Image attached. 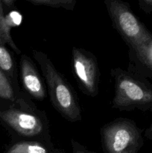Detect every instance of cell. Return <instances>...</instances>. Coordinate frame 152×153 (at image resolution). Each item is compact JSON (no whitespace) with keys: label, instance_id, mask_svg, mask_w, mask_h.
I'll return each instance as SVG.
<instances>
[{"label":"cell","instance_id":"obj_1","mask_svg":"<svg viewBox=\"0 0 152 153\" xmlns=\"http://www.w3.org/2000/svg\"><path fill=\"white\" fill-rule=\"evenodd\" d=\"M0 105V121L11 134L13 141H52L47 114L39 109L29 97L21 99L16 102Z\"/></svg>","mask_w":152,"mask_h":153},{"label":"cell","instance_id":"obj_2","mask_svg":"<svg viewBox=\"0 0 152 153\" xmlns=\"http://www.w3.org/2000/svg\"><path fill=\"white\" fill-rule=\"evenodd\" d=\"M32 55L45 78L51 103L63 118L71 123L82 120L77 94L65 76L56 69L47 54L32 49Z\"/></svg>","mask_w":152,"mask_h":153},{"label":"cell","instance_id":"obj_3","mask_svg":"<svg viewBox=\"0 0 152 153\" xmlns=\"http://www.w3.org/2000/svg\"><path fill=\"white\" fill-rule=\"evenodd\" d=\"M110 74L114 79L115 94L111 102L113 109L152 112V85L148 79L120 67L111 69Z\"/></svg>","mask_w":152,"mask_h":153},{"label":"cell","instance_id":"obj_4","mask_svg":"<svg viewBox=\"0 0 152 153\" xmlns=\"http://www.w3.org/2000/svg\"><path fill=\"white\" fill-rule=\"evenodd\" d=\"M104 2L112 25L129 49L152 41V33L133 12L129 3L122 0H105Z\"/></svg>","mask_w":152,"mask_h":153},{"label":"cell","instance_id":"obj_5","mask_svg":"<svg viewBox=\"0 0 152 153\" xmlns=\"http://www.w3.org/2000/svg\"><path fill=\"white\" fill-rule=\"evenodd\" d=\"M143 130L134 120L119 117L100 130L104 153H138L144 144Z\"/></svg>","mask_w":152,"mask_h":153},{"label":"cell","instance_id":"obj_6","mask_svg":"<svg viewBox=\"0 0 152 153\" xmlns=\"http://www.w3.org/2000/svg\"><path fill=\"white\" fill-rule=\"evenodd\" d=\"M72 64L73 75L80 91L89 97L98 96L101 72L95 55L83 48L73 47Z\"/></svg>","mask_w":152,"mask_h":153},{"label":"cell","instance_id":"obj_7","mask_svg":"<svg viewBox=\"0 0 152 153\" xmlns=\"http://www.w3.org/2000/svg\"><path fill=\"white\" fill-rule=\"evenodd\" d=\"M19 68L22 92L33 101H43L47 97V90L32 58L26 54H22Z\"/></svg>","mask_w":152,"mask_h":153},{"label":"cell","instance_id":"obj_8","mask_svg":"<svg viewBox=\"0 0 152 153\" xmlns=\"http://www.w3.org/2000/svg\"><path fill=\"white\" fill-rule=\"evenodd\" d=\"M128 70L146 79H152V41L139 47L129 49Z\"/></svg>","mask_w":152,"mask_h":153},{"label":"cell","instance_id":"obj_9","mask_svg":"<svg viewBox=\"0 0 152 153\" xmlns=\"http://www.w3.org/2000/svg\"><path fill=\"white\" fill-rule=\"evenodd\" d=\"M55 149L52 141L20 140L12 141L4 153H53Z\"/></svg>","mask_w":152,"mask_h":153},{"label":"cell","instance_id":"obj_10","mask_svg":"<svg viewBox=\"0 0 152 153\" xmlns=\"http://www.w3.org/2000/svg\"><path fill=\"white\" fill-rule=\"evenodd\" d=\"M17 13H10L5 14L1 0H0V42L7 44L13 49L17 55H20L21 50L17 47L10 35V29L12 27L19 24L16 19Z\"/></svg>","mask_w":152,"mask_h":153},{"label":"cell","instance_id":"obj_11","mask_svg":"<svg viewBox=\"0 0 152 153\" xmlns=\"http://www.w3.org/2000/svg\"><path fill=\"white\" fill-rule=\"evenodd\" d=\"M0 70L10 79L16 91L22 92L19 83L17 67L14 58L7 50L5 44L1 42H0Z\"/></svg>","mask_w":152,"mask_h":153},{"label":"cell","instance_id":"obj_12","mask_svg":"<svg viewBox=\"0 0 152 153\" xmlns=\"http://www.w3.org/2000/svg\"><path fill=\"white\" fill-rule=\"evenodd\" d=\"M26 97L23 92L16 91L10 79L0 70V103H13Z\"/></svg>","mask_w":152,"mask_h":153},{"label":"cell","instance_id":"obj_13","mask_svg":"<svg viewBox=\"0 0 152 153\" xmlns=\"http://www.w3.org/2000/svg\"><path fill=\"white\" fill-rule=\"evenodd\" d=\"M36 6H46L53 8H63L73 10L76 4L75 0H27Z\"/></svg>","mask_w":152,"mask_h":153},{"label":"cell","instance_id":"obj_14","mask_svg":"<svg viewBox=\"0 0 152 153\" xmlns=\"http://www.w3.org/2000/svg\"><path fill=\"white\" fill-rule=\"evenodd\" d=\"M71 145L72 149V153H95L93 151L89 150L86 146L80 144L79 142L76 141L74 139L71 140Z\"/></svg>","mask_w":152,"mask_h":153},{"label":"cell","instance_id":"obj_15","mask_svg":"<svg viewBox=\"0 0 152 153\" xmlns=\"http://www.w3.org/2000/svg\"><path fill=\"white\" fill-rule=\"evenodd\" d=\"M139 8L146 14H150L152 12V0H139Z\"/></svg>","mask_w":152,"mask_h":153},{"label":"cell","instance_id":"obj_16","mask_svg":"<svg viewBox=\"0 0 152 153\" xmlns=\"http://www.w3.org/2000/svg\"><path fill=\"white\" fill-rule=\"evenodd\" d=\"M1 2H2L4 11H5L6 9H10L13 7L15 1L14 0H1Z\"/></svg>","mask_w":152,"mask_h":153},{"label":"cell","instance_id":"obj_17","mask_svg":"<svg viewBox=\"0 0 152 153\" xmlns=\"http://www.w3.org/2000/svg\"><path fill=\"white\" fill-rule=\"evenodd\" d=\"M144 137L148 140H152V123L149 126L148 128L145 130Z\"/></svg>","mask_w":152,"mask_h":153},{"label":"cell","instance_id":"obj_18","mask_svg":"<svg viewBox=\"0 0 152 153\" xmlns=\"http://www.w3.org/2000/svg\"><path fill=\"white\" fill-rule=\"evenodd\" d=\"M53 153H66V152H64V151H63V150H61V149H56V148H55V151H54Z\"/></svg>","mask_w":152,"mask_h":153}]
</instances>
